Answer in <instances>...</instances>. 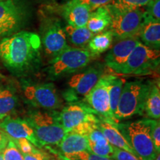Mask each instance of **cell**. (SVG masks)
Wrapping results in <instances>:
<instances>
[{
	"mask_svg": "<svg viewBox=\"0 0 160 160\" xmlns=\"http://www.w3.org/2000/svg\"><path fill=\"white\" fill-rule=\"evenodd\" d=\"M41 49L39 35L22 31L0 40V59L13 73H27L39 66Z\"/></svg>",
	"mask_w": 160,
	"mask_h": 160,
	"instance_id": "6da1fadb",
	"label": "cell"
},
{
	"mask_svg": "<svg viewBox=\"0 0 160 160\" xmlns=\"http://www.w3.org/2000/svg\"><path fill=\"white\" fill-rule=\"evenodd\" d=\"M41 0L0 2V40L22 31L31 23Z\"/></svg>",
	"mask_w": 160,
	"mask_h": 160,
	"instance_id": "7a4b0ae2",
	"label": "cell"
},
{
	"mask_svg": "<svg viewBox=\"0 0 160 160\" xmlns=\"http://www.w3.org/2000/svg\"><path fill=\"white\" fill-rule=\"evenodd\" d=\"M156 120L142 119L116 124L120 133L141 160H153L159 153L153 146L152 132Z\"/></svg>",
	"mask_w": 160,
	"mask_h": 160,
	"instance_id": "3957f363",
	"label": "cell"
},
{
	"mask_svg": "<svg viewBox=\"0 0 160 160\" xmlns=\"http://www.w3.org/2000/svg\"><path fill=\"white\" fill-rule=\"evenodd\" d=\"M33 128L42 147L58 145L66 133L57 110H31L25 119Z\"/></svg>",
	"mask_w": 160,
	"mask_h": 160,
	"instance_id": "277c9868",
	"label": "cell"
},
{
	"mask_svg": "<svg viewBox=\"0 0 160 160\" xmlns=\"http://www.w3.org/2000/svg\"><path fill=\"white\" fill-rule=\"evenodd\" d=\"M151 83V82L135 80L124 84L115 113L117 123L135 116L144 114Z\"/></svg>",
	"mask_w": 160,
	"mask_h": 160,
	"instance_id": "5b68a950",
	"label": "cell"
},
{
	"mask_svg": "<svg viewBox=\"0 0 160 160\" xmlns=\"http://www.w3.org/2000/svg\"><path fill=\"white\" fill-rule=\"evenodd\" d=\"M96 57L84 48H67L51 58L46 68L48 78L56 80L85 68Z\"/></svg>",
	"mask_w": 160,
	"mask_h": 160,
	"instance_id": "8992f818",
	"label": "cell"
},
{
	"mask_svg": "<svg viewBox=\"0 0 160 160\" xmlns=\"http://www.w3.org/2000/svg\"><path fill=\"white\" fill-rule=\"evenodd\" d=\"M111 15L110 31L116 39L137 37L143 23V11L141 8L119 9L113 5H106Z\"/></svg>",
	"mask_w": 160,
	"mask_h": 160,
	"instance_id": "52a82bcc",
	"label": "cell"
},
{
	"mask_svg": "<svg viewBox=\"0 0 160 160\" xmlns=\"http://www.w3.org/2000/svg\"><path fill=\"white\" fill-rule=\"evenodd\" d=\"M105 74L104 67L100 64L90 66L84 71L72 76L62 92L63 99L67 103L82 101L99 79Z\"/></svg>",
	"mask_w": 160,
	"mask_h": 160,
	"instance_id": "ba28073f",
	"label": "cell"
},
{
	"mask_svg": "<svg viewBox=\"0 0 160 160\" xmlns=\"http://www.w3.org/2000/svg\"><path fill=\"white\" fill-rule=\"evenodd\" d=\"M159 65V51L137 44L118 73L125 75H148L157 71Z\"/></svg>",
	"mask_w": 160,
	"mask_h": 160,
	"instance_id": "9c48e42d",
	"label": "cell"
},
{
	"mask_svg": "<svg viewBox=\"0 0 160 160\" xmlns=\"http://www.w3.org/2000/svg\"><path fill=\"white\" fill-rule=\"evenodd\" d=\"M26 102L37 109L57 110L62 107V99L53 83H28L22 85Z\"/></svg>",
	"mask_w": 160,
	"mask_h": 160,
	"instance_id": "30bf717a",
	"label": "cell"
},
{
	"mask_svg": "<svg viewBox=\"0 0 160 160\" xmlns=\"http://www.w3.org/2000/svg\"><path fill=\"white\" fill-rule=\"evenodd\" d=\"M39 37L45 54L53 58L69 46L62 23L58 18H47L41 26Z\"/></svg>",
	"mask_w": 160,
	"mask_h": 160,
	"instance_id": "8fae6325",
	"label": "cell"
},
{
	"mask_svg": "<svg viewBox=\"0 0 160 160\" xmlns=\"http://www.w3.org/2000/svg\"><path fill=\"white\" fill-rule=\"evenodd\" d=\"M110 74H104L99 79L88 93L84 97L82 102L94 111L100 119L112 123H117L111 113L108 93Z\"/></svg>",
	"mask_w": 160,
	"mask_h": 160,
	"instance_id": "7c38bea8",
	"label": "cell"
},
{
	"mask_svg": "<svg viewBox=\"0 0 160 160\" xmlns=\"http://www.w3.org/2000/svg\"><path fill=\"white\" fill-rule=\"evenodd\" d=\"M59 118L66 133L85 122H98L97 113L82 101L68 103L59 112Z\"/></svg>",
	"mask_w": 160,
	"mask_h": 160,
	"instance_id": "4fadbf2b",
	"label": "cell"
},
{
	"mask_svg": "<svg viewBox=\"0 0 160 160\" xmlns=\"http://www.w3.org/2000/svg\"><path fill=\"white\" fill-rule=\"evenodd\" d=\"M139 42V37H130L118 39L105 58L106 65L118 73L125 65L131 52Z\"/></svg>",
	"mask_w": 160,
	"mask_h": 160,
	"instance_id": "5bb4252c",
	"label": "cell"
},
{
	"mask_svg": "<svg viewBox=\"0 0 160 160\" xmlns=\"http://www.w3.org/2000/svg\"><path fill=\"white\" fill-rule=\"evenodd\" d=\"M0 131L12 139L25 138L37 148L42 149V148L36 137L33 128L26 119L11 117L4 118L0 121Z\"/></svg>",
	"mask_w": 160,
	"mask_h": 160,
	"instance_id": "9a60e30c",
	"label": "cell"
},
{
	"mask_svg": "<svg viewBox=\"0 0 160 160\" xmlns=\"http://www.w3.org/2000/svg\"><path fill=\"white\" fill-rule=\"evenodd\" d=\"M91 10L78 0H69L62 8V15L69 25L86 27Z\"/></svg>",
	"mask_w": 160,
	"mask_h": 160,
	"instance_id": "2e32d148",
	"label": "cell"
},
{
	"mask_svg": "<svg viewBox=\"0 0 160 160\" xmlns=\"http://www.w3.org/2000/svg\"><path fill=\"white\" fill-rule=\"evenodd\" d=\"M59 157H65L82 151H90L88 140L85 136L68 132L59 145Z\"/></svg>",
	"mask_w": 160,
	"mask_h": 160,
	"instance_id": "e0dca14e",
	"label": "cell"
},
{
	"mask_svg": "<svg viewBox=\"0 0 160 160\" xmlns=\"http://www.w3.org/2000/svg\"><path fill=\"white\" fill-rule=\"evenodd\" d=\"M2 82H0V121L11 117L19 103L17 89L13 85Z\"/></svg>",
	"mask_w": 160,
	"mask_h": 160,
	"instance_id": "ac0fdd59",
	"label": "cell"
},
{
	"mask_svg": "<svg viewBox=\"0 0 160 160\" xmlns=\"http://www.w3.org/2000/svg\"><path fill=\"white\" fill-rule=\"evenodd\" d=\"M116 124L117 123H112L105 121V120L99 119L97 125L111 145L118 148L125 150V151L137 157L133 149L132 148L127 140L118 130Z\"/></svg>",
	"mask_w": 160,
	"mask_h": 160,
	"instance_id": "d6986e66",
	"label": "cell"
},
{
	"mask_svg": "<svg viewBox=\"0 0 160 160\" xmlns=\"http://www.w3.org/2000/svg\"><path fill=\"white\" fill-rule=\"evenodd\" d=\"M87 139L88 140L90 152L102 157H111L113 151V145L108 142L98 125L90 132Z\"/></svg>",
	"mask_w": 160,
	"mask_h": 160,
	"instance_id": "ffe728a7",
	"label": "cell"
},
{
	"mask_svg": "<svg viewBox=\"0 0 160 160\" xmlns=\"http://www.w3.org/2000/svg\"><path fill=\"white\" fill-rule=\"evenodd\" d=\"M111 20V15L108 8L107 6H103L91 12L86 27L92 33L97 34L109 28Z\"/></svg>",
	"mask_w": 160,
	"mask_h": 160,
	"instance_id": "44dd1931",
	"label": "cell"
},
{
	"mask_svg": "<svg viewBox=\"0 0 160 160\" xmlns=\"http://www.w3.org/2000/svg\"><path fill=\"white\" fill-rule=\"evenodd\" d=\"M143 45L152 49L159 51L160 48V22H143L138 34Z\"/></svg>",
	"mask_w": 160,
	"mask_h": 160,
	"instance_id": "7402d4cb",
	"label": "cell"
},
{
	"mask_svg": "<svg viewBox=\"0 0 160 160\" xmlns=\"http://www.w3.org/2000/svg\"><path fill=\"white\" fill-rule=\"evenodd\" d=\"M145 112L150 119L159 120L160 118V90L159 83L151 82L146 99Z\"/></svg>",
	"mask_w": 160,
	"mask_h": 160,
	"instance_id": "603a6c76",
	"label": "cell"
},
{
	"mask_svg": "<svg viewBox=\"0 0 160 160\" xmlns=\"http://www.w3.org/2000/svg\"><path fill=\"white\" fill-rule=\"evenodd\" d=\"M67 40L77 47L84 48L88 45L95 34L88 29L87 27H73L68 25L64 28Z\"/></svg>",
	"mask_w": 160,
	"mask_h": 160,
	"instance_id": "cb8c5ba5",
	"label": "cell"
},
{
	"mask_svg": "<svg viewBox=\"0 0 160 160\" xmlns=\"http://www.w3.org/2000/svg\"><path fill=\"white\" fill-rule=\"evenodd\" d=\"M113 41V36L111 31L97 33L88 42V49L96 57L111 48Z\"/></svg>",
	"mask_w": 160,
	"mask_h": 160,
	"instance_id": "d4e9b609",
	"label": "cell"
},
{
	"mask_svg": "<svg viewBox=\"0 0 160 160\" xmlns=\"http://www.w3.org/2000/svg\"><path fill=\"white\" fill-rule=\"evenodd\" d=\"M124 84H125V80L123 79L118 77L117 76L110 74L108 86L110 108H111V116L115 122H117L115 120V113L117 112V106L119 104Z\"/></svg>",
	"mask_w": 160,
	"mask_h": 160,
	"instance_id": "484cf974",
	"label": "cell"
},
{
	"mask_svg": "<svg viewBox=\"0 0 160 160\" xmlns=\"http://www.w3.org/2000/svg\"><path fill=\"white\" fill-rule=\"evenodd\" d=\"M143 11V22H160V0H151Z\"/></svg>",
	"mask_w": 160,
	"mask_h": 160,
	"instance_id": "4316f807",
	"label": "cell"
},
{
	"mask_svg": "<svg viewBox=\"0 0 160 160\" xmlns=\"http://www.w3.org/2000/svg\"><path fill=\"white\" fill-rule=\"evenodd\" d=\"M151 0H113L111 5L119 9L141 8L145 7Z\"/></svg>",
	"mask_w": 160,
	"mask_h": 160,
	"instance_id": "83f0119b",
	"label": "cell"
},
{
	"mask_svg": "<svg viewBox=\"0 0 160 160\" xmlns=\"http://www.w3.org/2000/svg\"><path fill=\"white\" fill-rule=\"evenodd\" d=\"M59 159L62 160H113L111 158L102 157L87 151L65 157H59Z\"/></svg>",
	"mask_w": 160,
	"mask_h": 160,
	"instance_id": "f1b7e54d",
	"label": "cell"
},
{
	"mask_svg": "<svg viewBox=\"0 0 160 160\" xmlns=\"http://www.w3.org/2000/svg\"><path fill=\"white\" fill-rule=\"evenodd\" d=\"M4 160H24L23 155L11 138L2 153Z\"/></svg>",
	"mask_w": 160,
	"mask_h": 160,
	"instance_id": "f546056e",
	"label": "cell"
},
{
	"mask_svg": "<svg viewBox=\"0 0 160 160\" xmlns=\"http://www.w3.org/2000/svg\"><path fill=\"white\" fill-rule=\"evenodd\" d=\"M17 147L21 151L22 154H27V153H31L34 152L37 148L32 144L29 140L25 138H20L17 139H12Z\"/></svg>",
	"mask_w": 160,
	"mask_h": 160,
	"instance_id": "4dcf8cb0",
	"label": "cell"
},
{
	"mask_svg": "<svg viewBox=\"0 0 160 160\" xmlns=\"http://www.w3.org/2000/svg\"><path fill=\"white\" fill-rule=\"evenodd\" d=\"M113 151L111 157L113 160H141L137 156L132 154L125 150L118 148L114 146H113Z\"/></svg>",
	"mask_w": 160,
	"mask_h": 160,
	"instance_id": "1f68e13d",
	"label": "cell"
},
{
	"mask_svg": "<svg viewBox=\"0 0 160 160\" xmlns=\"http://www.w3.org/2000/svg\"><path fill=\"white\" fill-rule=\"evenodd\" d=\"M22 155L24 160H55L51 154L39 148L33 153Z\"/></svg>",
	"mask_w": 160,
	"mask_h": 160,
	"instance_id": "d6a6232c",
	"label": "cell"
},
{
	"mask_svg": "<svg viewBox=\"0 0 160 160\" xmlns=\"http://www.w3.org/2000/svg\"><path fill=\"white\" fill-rule=\"evenodd\" d=\"M78 1L88 6L91 11H92L98 8L109 5L113 2V0H78Z\"/></svg>",
	"mask_w": 160,
	"mask_h": 160,
	"instance_id": "836d02e7",
	"label": "cell"
},
{
	"mask_svg": "<svg viewBox=\"0 0 160 160\" xmlns=\"http://www.w3.org/2000/svg\"><path fill=\"white\" fill-rule=\"evenodd\" d=\"M152 139H153V146L156 151L159 153L160 152V122L159 120H156L152 132Z\"/></svg>",
	"mask_w": 160,
	"mask_h": 160,
	"instance_id": "e575fe53",
	"label": "cell"
},
{
	"mask_svg": "<svg viewBox=\"0 0 160 160\" xmlns=\"http://www.w3.org/2000/svg\"><path fill=\"white\" fill-rule=\"evenodd\" d=\"M9 142V137L3 132L0 131V153H2Z\"/></svg>",
	"mask_w": 160,
	"mask_h": 160,
	"instance_id": "d590c367",
	"label": "cell"
},
{
	"mask_svg": "<svg viewBox=\"0 0 160 160\" xmlns=\"http://www.w3.org/2000/svg\"><path fill=\"white\" fill-rule=\"evenodd\" d=\"M4 79H5V76H4L2 73L1 72H0V82H1Z\"/></svg>",
	"mask_w": 160,
	"mask_h": 160,
	"instance_id": "8d00e7d4",
	"label": "cell"
},
{
	"mask_svg": "<svg viewBox=\"0 0 160 160\" xmlns=\"http://www.w3.org/2000/svg\"><path fill=\"white\" fill-rule=\"evenodd\" d=\"M153 160H160V153H158L157 157H156V158Z\"/></svg>",
	"mask_w": 160,
	"mask_h": 160,
	"instance_id": "74e56055",
	"label": "cell"
},
{
	"mask_svg": "<svg viewBox=\"0 0 160 160\" xmlns=\"http://www.w3.org/2000/svg\"><path fill=\"white\" fill-rule=\"evenodd\" d=\"M0 160H4L2 153H0Z\"/></svg>",
	"mask_w": 160,
	"mask_h": 160,
	"instance_id": "f35d334b",
	"label": "cell"
},
{
	"mask_svg": "<svg viewBox=\"0 0 160 160\" xmlns=\"http://www.w3.org/2000/svg\"><path fill=\"white\" fill-rule=\"evenodd\" d=\"M58 160H62V159H59Z\"/></svg>",
	"mask_w": 160,
	"mask_h": 160,
	"instance_id": "ab89813d",
	"label": "cell"
},
{
	"mask_svg": "<svg viewBox=\"0 0 160 160\" xmlns=\"http://www.w3.org/2000/svg\"><path fill=\"white\" fill-rule=\"evenodd\" d=\"M1 1H3V0H0V2H1Z\"/></svg>",
	"mask_w": 160,
	"mask_h": 160,
	"instance_id": "60d3db41",
	"label": "cell"
}]
</instances>
